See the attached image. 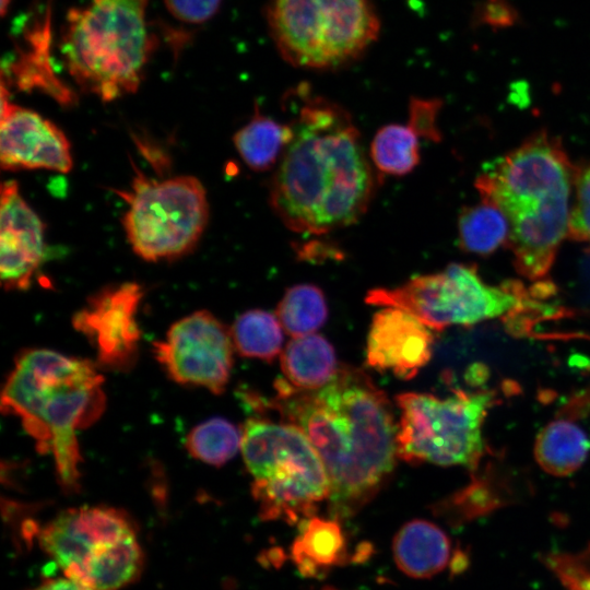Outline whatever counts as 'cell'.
I'll return each instance as SVG.
<instances>
[{
    "label": "cell",
    "instance_id": "12",
    "mask_svg": "<svg viewBox=\"0 0 590 590\" xmlns=\"http://www.w3.org/2000/svg\"><path fill=\"white\" fill-rule=\"evenodd\" d=\"M234 350L231 328L206 310L180 318L164 340L153 344L155 358L169 378L215 394H221L229 380Z\"/></svg>",
    "mask_w": 590,
    "mask_h": 590
},
{
    "label": "cell",
    "instance_id": "7",
    "mask_svg": "<svg viewBox=\"0 0 590 590\" xmlns=\"http://www.w3.org/2000/svg\"><path fill=\"white\" fill-rule=\"evenodd\" d=\"M264 14L281 57L307 70L350 64L380 33L373 0H269Z\"/></svg>",
    "mask_w": 590,
    "mask_h": 590
},
{
    "label": "cell",
    "instance_id": "13",
    "mask_svg": "<svg viewBox=\"0 0 590 590\" xmlns=\"http://www.w3.org/2000/svg\"><path fill=\"white\" fill-rule=\"evenodd\" d=\"M143 294L137 282L108 285L73 316V327L93 344L99 365L115 370L132 366L141 338L137 312Z\"/></svg>",
    "mask_w": 590,
    "mask_h": 590
},
{
    "label": "cell",
    "instance_id": "6",
    "mask_svg": "<svg viewBox=\"0 0 590 590\" xmlns=\"http://www.w3.org/2000/svg\"><path fill=\"white\" fill-rule=\"evenodd\" d=\"M240 451L262 520L298 524L328 499L324 464L296 425L248 418L241 428Z\"/></svg>",
    "mask_w": 590,
    "mask_h": 590
},
{
    "label": "cell",
    "instance_id": "27",
    "mask_svg": "<svg viewBox=\"0 0 590 590\" xmlns=\"http://www.w3.org/2000/svg\"><path fill=\"white\" fill-rule=\"evenodd\" d=\"M541 562L565 590H590V545L577 552H551Z\"/></svg>",
    "mask_w": 590,
    "mask_h": 590
},
{
    "label": "cell",
    "instance_id": "24",
    "mask_svg": "<svg viewBox=\"0 0 590 590\" xmlns=\"http://www.w3.org/2000/svg\"><path fill=\"white\" fill-rule=\"evenodd\" d=\"M283 331L279 318L263 309L240 314L231 327L234 346L239 355L268 362L282 352Z\"/></svg>",
    "mask_w": 590,
    "mask_h": 590
},
{
    "label": "cell",
    "instance_id": "8",
    "mask_svg": "<svg viewBox=\"0 0 590 590\" xmlns=\"http://www.w3.org/2000/svg\"><path fill=\"white\" fill-rule=\"evenodd\" d=\"M38 542L64 576L91 590H120L143 569L134 527L116 508L63 510L40 529Z\"/></svg>",
    "mask_w": 590,
    "mask_h": 590
},
{
    "label": "cell",
    "instance_id": "16",
    "mask_svg": "<svg viewBox=\"0 0 590 590\" xmlns=\"http://www.w3.org/2000/svg\"><path fill=\"white\" fill-rule=\"evenodd\" d=\"M433 342L430 328L416 317L400 308L386 307L373 317L366 362L376 370L411 379L430 359Z\"/></svg>",
    "mask_w": 590,
    "mask_h": 590
},
{
    "label": "cell",
    "instance_id": "25",
    "mask_svg": "<svg viewBox=\"0 0 590 590\" xmlns=\"http://www.w3.org/2000/svg\"><path fill=\"white\" fill-rule=\"evenodd\" d=\"M276 317L293 338L310 334L328 318V304L320 287L303 283L291 286L281 298Z\"/></svg>",
    "mask_w": 590,
    "mask_h": 590
},
{
    "label": "cell",
    "instance_id": "3",
    "mask_svg": "<svg viewBox=\"0 0 590 590\" xmlns=\"http://www.w3.org/2000/svg\"><path fill=\"white\" fill-rule=\"evenodd\" d=\"M575 167L560 142L538 132L484 167L475 181L482 201L506 215L517 271L543 280L568 235Z\"/></svg>",
    "mask_w": 590,
    "mask_h": 590
},
{
    "label": "cell",
    "instance_id": "9",
    "mask_svg": "<svg viewBox=\"0 0 590 590\" xmlns=\"http://www.w3.org/2000/svg\"><path fill=\"white\" fill-rule=\"evenodd\" d=\"M134 172L130 189L119 192L128 205L122 225L133 252L156 262L192 251L209 221L201 181L189 175L156 179Z\"/></svg>",
    "mask_w": 590,
    "mask_h": 590
},
{
    "label": "cell",
    "instance_id": "33",
    "mask_svg": "<svg viewBox=\"0 0 590 590\" xmlns=\"http://www.w3.org/2000/svg\"><path fill=\"white\" fill-rule=\"evenodd\" d=\"M10 0H1V14L4 15L9 8Z\"/></svg>",
    "mask_w": 590,
    "mask_h": 590
},
{
    "label": "cell",
    "instance_id": "1",
    "mask_svg": "<svg viewBox=\"0 0 590 590\" xmlns=\"http://www.w3.org/2000/svg\"><path fill=\"white\" fill-rule=\"evenodd\" d=\"M285 98L292 138L271 180L272 210L299 234L356 223L371 202L376 177L350 113L307 84Z\"/></svg>",
    "mask_w": 590,
    "mask_h": 590
},
{
    "label": "cell",
    "instance_id": "28",
    "mask_svg": "<svg viewBox=\"0 0 590 590\" xmlns=\"http://www.w3.org/2000/svg\"><path fill=\"white\" fill-rule=\"evenodd\" d=\"M575 202L569 213L568 235L590 246V162L575 167Z\"/></svg>",
    "mask_w": 590,
    "mask_h": 590
},
{
    "label": "cell",
    "instance_id": "14",
    "mask_svg": "<svg viewBox=\"0 0 590 590\" xmlns=\"http://www.w3.org/2000/svg\"><path fill=\"white\" fill-rule=\"evenodd\" d=\"M1 85L0 161L3 169L69 173L73 166L66 134L38 113L12 104Z\"/></svg>",
    "mask_w": 590,
    "mask_h": 590
},
{
    "label": "cell",
    "instance_id": "4",
    "mask_svg": "<svg viewBox=\"0 0 590 590\" xmlns=\"http://www.w3.org/2000/svg\"><path fill=\"white\" fill-rule=\"evenodd\" d=\"M104 378L87 361L48 349L22 352L1 394L3 413L17 416L42 453L51 452L63 489L79 488L76 430L105 409Z\"/></svg>",
    "mask_w": 590,
    "mask_h": 590
},
{
    "label": "cell",
    "instance_id": "15",
    "mask_svg": "<svg viewBox=\"0 0 590 590\" xmlns=\"http://www.w3.org/2000/svg\"><path fill=\"white\" fill-rule=\"evenodd\" d=\"M45 255V226L15 180L1 185L0 278L7 291H24Z\"/></svg>",
    "mask_w": 590,
    "mask_h": 590
},
{
    "label": "cell",
    "instance_id": "20",
    "mask_svg": "<svg viewBox=\"0 0 590 590\" xmlns=\"http://www.w3.org/2000/svg\"><path fill=\"white\" fill-rule=\"evenodd\" d=\"M590 451L586 432L570 420H554L536 437L534 456L542 469L565 476L577 471Z\"/></svg>",
    "mask_w": 590,
    "mask_h": 590
},
{
    "label": "cell",
    "instance_id": "21",
    "mask_svg": "<svg viewBox=\"0 0 590 590\" xmlns=\"http://www.w3.org/2000/svg\"><path fill=\"white\" fill-rule=\"evenodd\" d=\"M291 138L287 122L281 123L256 109L252 118L236 131L233 143L250 169L267 172L279 164Z\"/></svg>",
    "mask_w": 590,
    "mask_h": 590
},
{
    "label": "cell",
    "instance_id": "5",
    "mask_svg": "<svg viewBox=\"0 0 590 590\" xmlns=\"http://www.w3.org/2000/svg\"><path fill=\"white\" fill-rule=\"evenodd\" d=\"M149 0H92L71 9L61 54L76 84L104 102L133 93L153 49L145 21Z\"/></svg>",
    "mask_w": 590,
    "mask_h": 590
},
{
    "label": "cell",
    "instance_id": "31",
    "mask_svg": "<svg viewBox=\"0 0 590 590\" xmlns=\"http://www.w3.org/2000/svg\"><path fill=\"white\" fill-rule=\"evenodd\" d=\"M168 12L187 24H202L219 11L222 0H164Z\"/></svg>",
    "mask_w": 590,
    "mask_h": 590
},
{
    "label": "cell",
    "instance_id": "32",
    "mask_svg": "<svg viewBox=\"0 0 590 590\" xmlns=\"http://www.w3.org/2000/svg\"><path fill=\"white\" fill-rule=\"evenodd\" d=\"M31 590H91V589L70 577L63 576V577L45 579L37 587Z\"/></svg>",
    "mask_w": 590,
    "mask_h": 590
},
{
    "label": "cell",
    "instance_id": "18",
    "mask_svg": "<svg viewBox=\"0 0 590 590\" xmlns=\"http://www.w3.org/2000/svg\"><path fill=\"white\" fill-rule=\"evenodd\" d=\"M299 524V534L292 544L291 556L302 575L320 577L349 559L346 540L339 520L312 516Z\"/></svg>",
    "mask_w": 590,
    "mask_h": 590
},
{
    "label": "cell",
    "instance_id": "26",
    "mask_svg": "<svg viewBox=\"0 0 590 590\" xmlns=\"http://www.w3.org/2000/svg\"><path fill=\"white\" fill-rule=\"evenodd\" d=\"M197 460L220 467L229 461L241 445V429L221 417L206 420L193 427L185 441Z\"/></svg>",
    "mask_w": 590,
    "mask_h": 590
},
{
    "label": "cell",
    "instance_id": "29",
    "mask_svg": "<svg viewBox=\"0 0 590 590\" xmlns=\"http://www.w3.org/2000/svg\"><path fill=\"white\" fill-rule=\"evenodd\" d=\"M522 24V17L509 0H480L472 10L470 26L475 30L487 26L493 31Z\"/></svg>",
    "mask_w": 590,
    "mask_h": 590
},
{
    "label": "cell",
    "instance_id": "22",
    "mask_svg": "<svg viewBox=\"0 0 590 590\" xmlns=\"http://www.w3.org/2000/svg\"><path fill=\"white\" fill-rule=\"evenodd\" d=\"M458 233L464 251L485 256L508 244L510 226L502 210L482 201L461 212Z\"/></svg>",
    "mask_w": 590,
    "mask_h": 590
},
{
    "label": "cell",
    "instance_id": "2",
    "mask_svg": "<svg viewBox=\"0 0 590 590\" xmlns=\"http://www.w3.org/2000/svg\"><path fill=\"white\" fill-rule=\"evenodd\" d=\"M272 402L299 427L321 458L330 481L329 517L355 516L385 485L398 457L392 404L363 370L339 367L323 387L300 390L285 379Z\"/></svg>",
    "mask_w": 590,
    "mask_h": 590
},
{
    "label": "cell",
    "instance_id": "23",
    "mask_svg": "<svg viewBox=\"0 0 590 590\" xmlns=\"http://www.w3.org/2000/svg\"><path fill=\"white\" fill-rule=\"evenodd\" d=\"M418 140V133L409 123L386 125L371 140L370 160L382 175H408L421 160Z\"/></svg>",
    "mask_w": 590,
    "mask_h": 590
},
{
    "label": "cell",
    "instance_id": "11",
    "mask_svg": "<svg viewBox=\"0 0 590 590\" xmlns=\"http://www.w3.org/2000/svg\"><path fill=\"white\" fill-rule=\"evenodd\" d=\"M528 291L519 281L489 285L474 266L451 263L441 272L416 275L399 286L370 290L365 300L400 308L430 329L442 330L509 315L522 305Z\"/></svg>",
    "mask_w": 590,
    "mask_h": 590
},
{
    "label": "cell",
    "instance_id": "30",
    "mask_svg": "<svg viewBox=\"0 0 590 590\" xmlns=\"http://www.w3.org/2000/svg\"><path fill=\"white\" fill-rule=\"evenodd\" d=\"M442 106L439 98L412 97L409 106L408 123L426 140H440L437 116Z\"/></svg>",
    "mask_w": 590,
    "mask_h": 590
},
{
    "label": "cell",
    "instance_id": "19",
    "mask_svg": "<svg viewBox=\"0 0 590 590\" xmlns=\"http://www.w3.org/2000/svg\"><path fill=\"white\" fill-rule=\"evenodd\" d=\"M281 368L285 380L300 390L326 386L339 369L333 346L316 333L293 338L282 351Z\"/></svg>",
    "mask_w": 590,
    "mask_h": 590
},
{
    "label": "cell",
    "instance_id": "17",
    "mask_svg": "<svg viewBox=\"0 0 590 590\" xmlns=\"http://www.w3.org/2000/svg\"><path fill=\"white\" fill-rule=\"evenodd\" d=\"M452 544L435 523L414 519L403 524L393 538L397 567L406 576L428 579L445 570L452 560Z\"/></svg>",
    "mask_w": 590,
    "mask_h": 590
},
{
    "label": "cell",
    "instance_id": "10",
    "mask_svg": "<svg viewBox=\"0 0 590 590\" xmlns=\"http://www.w3.org/2000/svg\"><path fill=\"white\" fill-rule=\"evenodd\" d=\"M494 402V393L485 390H456L446 398L397 396L398 457L410 463L475 468L484 448L483 423Z\"/></svg>",
    "mask_w": 590,
    "mask_h": 590
}]
</instances>
